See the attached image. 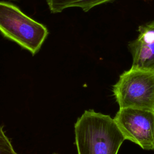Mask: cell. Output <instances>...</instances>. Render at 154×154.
I'll return each mask as SVG.
<instances>
[{"label": "cell", "mask_w": 154, "mask_h": 154, "mask_svg": "<svg viewBox=\"0 0 154 154\" xmlns=\"http://www.w3.org/2000/svg\"><path fill=\"white\" fill-rule=\"evenodd\" d=\"M78 154H117L124 136L109 115L86 110L75 124Z\"/></svg>", "instance_id": "cell-1"}, {"label": "cell", "mask_w": 154, "mask_h": 154, "mask_svg": "<svg viewBox=\"0 0 154 154\" xmlns=\"http://www.w3.org/2000/svg\"><path fill=\"white\" fill-rule=\"evenodd\" d=\"M0 32L6 38L36 54L47 38V28L10 2L0 1Z\"/></svg>", "instance_id": "cell-2"}, {"label": "cell", "mask_w": 154, "mask_h": 154, "mask_svg": "<svg viewBox=\"0 0 154 154\" xmlns=\"http://www.w3.org/2000/svg\"><path fill=\"white\" fill-rule=\"evenodd\" d=\"M112 91L119 108L154 111V70L132 66L120 75Z\"/></svg>", "instance_id": "cell-3"}, {"label": "cell", "mask_w": 154, "mask_h": 154, "mask_svg": "<svg viewBox=\"0 0 154 154\" xmlns=\"http://www.w3.org/2000/svg\"><path fill=\"white\" fill-rule=\"evenodd\" d=\"M113 119L125 140L144 150H154L153 111L120 108Z\"/></svg>", "instance_id": "cell-4"}, {"label": "cell", "mask_w": 154, "mask_h": 154, "mask_svg": "<svg viewBox=\"0 0 154 154\" xmlns=\"http://www.w3.org/2000/svg\"><path fill=\"white\" fill-rule=\"evenodd\" d=\"M136 39L129 43L132 65L154 70V20L139 26Z\"/></svg>", "instance_id": "cell-5"}, {"label": "cell", "mask_w": 154, "mask_h": 154, "mask_svg": "<svg viewBox=\"0 0 154 154\" xmlns=\"http://www.w3.org/2000/svg\"><path fill=\"white\" fill-rule=\"evenodd\" d=\"M114 0H46L52 13H58L70 7H79L87 11L97 5Z\"/></svg>", "instance_id": "cell-6"}, {"label": "cell", "mask_w": 154, "mask_h": 154, "mask_svg": "<svg viewBox=\"0 0 154 154\" xmlns=\"http://www.w3.org/2000/svg\"><path fill=\"white\" fill-rule=\"evenodd\" d=\"M0 154H19L13 148L11 141L0 125Z\"/></svg>", "instance_id": "cell-7"}, {"label": "cell", "mask_w": 154, "mask_h": 154, "mask_svg": "<svg viewBox=\"0 0 154 154\" xmlns=\"http://www.w3.org/2000/svg\"><path fill=\"white\" fill-rule=\"evenodd\" d=\"M54 154H57V153H54Z\"/></svg>", "instance_id": "cell-8"}]
</instances>
